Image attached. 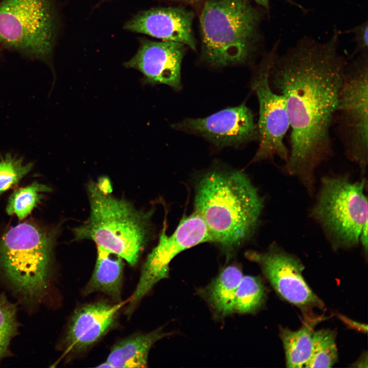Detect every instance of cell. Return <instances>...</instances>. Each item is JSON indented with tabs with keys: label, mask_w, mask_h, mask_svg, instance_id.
<instances>
[{
	"label": "cell",
	"mask_w": 368,
	"mask_h": 368,
	"mask_svg": "<svg viewBox=\"0 0 368 368\" xmlns=\"http://www.w3.org/2000/svg\"><path fill=\"white\" fill-rule=\"evenodd\" d=\"M168 335L159 328L124 338L114 344L106 361L98 367H146L152 347Z\"/></svg>",
	"instance_id": "obj_16"
},
{
	"label": "cell",
	"mask_w": 368,
	"mask_h": 368,
	"mask_svg": "<svg viewBox=\"0 0 368 368\" xmlns=\"http://www.w3.org/2000/svg\"><path fill=\"white\" fill-rule=\"evenodd\" d=\"M364 177L352 181L347 175L320 179L309 214L320 226L332 249H349L359 244L367 224V198Z\"/></svg>",
	"instance_id": "obj_5"
},
{
	"label": "cell",
	"mask_w": 368,
	"mask_h": 368,
	"mask_svg": "<svg viewBox=\"0 0 368 368\" xmlns=\"http://www.w3.org/2000/svg\"><path fill=\"white\" fill-rule=\"evenodd\" d=\"M340 31L320 42L304 36L275 55L269 82L285 100L291 133L285 171L296 178L312 197L315 171L333 155L331 129L335 121L346 59L338 51Z\"/></svg>",
	"instance_id": "obj_1"
},
{
	"label": "cell",
	"mask_w": 368,
	"mask_h": 368,
	"mask_svg": "<svg viewBox=\"0 0 368 368\" xmlns=\"http://www.w3.org/2000/svg\"><path fill=\"white\" fill-rule=\"evenodd\" d=\"M347 63L335 118L347 158L364 176L368 162V52Z\"/></svg>",
	"instance_id": "obj_8"
},
{
	"label": "cell",
	"mask_w": 368,
	"mask_h": 368,
	"mask_svg": "<svg viewBox=\"0 0 368 368\" xmlns=\"http://www.w3.org/2000/svg\"><path fill=\"white\" fill-rule=\"evenodd\" d=\"M196 14L183 5L154 8L140 12L128 20L124 28L162 40L185 44L197 51L193 25Z\"/></svg>",
	"instance_id": "obj_14"
},
{
	"label": "cell",
	"mask_w": 368,
	"mask_h": 368,
	"mask_svg": "<svg viewBox=\"0 0 368 368\" xmlns=\"http://www.w3.org/2000/svg\"><path fill=\"white\" fill-rule=\"evenodd\" d=\"M1 46V45H0Z\"/></svg>",
	"instance_id": "obj_29"
},
{
	"label": "cell",
	"mask_w": 368,
	"mask_h": 368,
	"mask_svg": "<svg viewBox=\"0 0 368 368\" xmlns=\"http://www.w3.org/2000/svg\"><path fill=\"white\" fill-rule=\"evenodd\" d=\"M165 229L164 226L157 245L143 265L138 283L128 300V314L158 282L168 277L169 264L177 255L199 244L212 242L205 222L195 211L180 220L171 235L167 236Z\"/></svg>",
	"instance_id": "obj_10"
},
{
	"label": "cell",
	"mask_w": 368,
	"mask_h": 368,
	"mask_svg": "<svg viewBox=\"0 0 368 368\" xmlns=\"http://www.w3.org/2000/svg\"><path fill=\"white\" fill-rule=\"evenodd\" d=\"M58 20L53 0H2L0 45L29 57L49 61Z\"/></svg>",
	"instance_id": "obj_7"
},
{
	"label": "cell",
	"mask_w": 368,
	"mask_h": 368,
	"mask_svg": "<svg viewBox=\"0 0 368 368\" xmlns=\"http://www.w3.org/2000/svg\"><path fill=\"white\" fill-rule=\"evenodd\" d=\"M280 42L279 39L269 50L263 52L251 81V88L257 95L259 108L257 124L259 144L252 163L272 160L276 157L285 163L289 155V149L284 142L290 128L285 100L282 95L273 89L269 82L270 70Z\"/></svg>",
	"instance_id": "obj_9"
},
{
	"label": "cell",
	"mask_w": 368,
	"mask_h": 368,
	"mask_svg": "<svg viewBox=\"0 0 368 368\" xmlns=\"http://www.w3.org/2000/svg\"><path fill=\"white\" fill-rule=\"evenodd\" d=\"M245 257L257 263L269 283L282 298L299 308L304 315H312L314 308L323 309V302L305 281V267L295 256L272 242L263 252L248 251Z\"/></svg>",
	"instance_id": "obj_11"
},
{
	"label": "cell",
	"mask_w": 368,
	"mask_h": 368,
	"mask_svg": "<svg viewBox=\"0 0 368 368\" xmlns=\"http://www.w3.org/2000/svg\"><path fill=\"white\" fill-rule=\"evenodd\" d=\"M264 201L257 188L241 171H209L195 187V212L205 222L212 242L228 256L254 234Z\"/></svg>",
	"instance_id": "obj_2"
},
{
	"label": "cell",
	"mask_w": 368,
	"mask_h": 368,
	"mask_svg": "<svg viewBox=\"0 0 368 368\" xmlns=\"http://www.w3.org/2000/svg\"><path fill=\"white\" fill-rule=\"evenodd\" d=\"M265 298V288L260 278L243 276L235 295L234 312L254 313L262 306Z\"/></svg>",
	"instance_id": "obj_20"
},
{
	"label": "cell",
	"mask_w": 368,
	"mask_h": 368,
	"mask_svg": "<svg viewBox=\"0 0 368 368\" xmlns=\"http://www.w3.org/2000/svg\"><path fill=\"white\" fill-rule=\"evenodd\" d=\"M367 224L363 227L359 238V243L361 244L366 256L367 253Z\"/></svg>",
	"instance_id": "obj_28"
},
{
	"label": "cell",
	"mask_w": 368,
	"mask_h": 368,
	"mask_svg": "<svg viewBox=\"0 0 368 368\" xmlns=\"http://www.w3.org/2000/svg\"><path fill=\"white\" fill-rule=\"evenodd\" d=\"M243 276L238 266L228 265L201 291V295L218 314L225 316L234 312L235 295Z\"/></svg>",
	"instance_id": "obj_18"
},
{
	"label": "cell",
	"mask_w": 368,
	"mask_h": 368,
	"mask_svg": "<svg viewBox=\"0 0 368 368\" xmlns=\"http://www.w3.org/2000/svg\"><path fill=\"white\" fill-rule=\"evenodd\" d=\"M97 247L93 274L83 290L85 295L102 292L117 302H121L123 262L119 256Z\"/></svg>",
	"instance_id": "obj_17"
},
{
	"label": "cell",
	"mask_w": 368,
	"mask_h": 368,
	"mask_svg": "<svg viewBox=\"0 0 368 368\" xmlns=\"http://www.w3.org/2000/svg\"><path fill=\"white\" fill-rule=\"evenodd\" d=\"M256 4L258 5V6L261 7L262 8L264 9L268 13L269 15H270V0H253ZM285 2H287L289 4L294 6L297 8H298L300 9H301L302 11L306 12L307 10L306 9L301 5L300 4L297 3L293 0H284Z\"/></svg>",
	"instance_id": "obj_27"
},
{
	"label": "cell",
	"mask_w": 368,
	"mask_h": 368,
	"mask_svg": "<svg viewBox=\"0 0 368 368\" xmlns=\"http://www.w3.org/2000/svg\"><path fill=\"white\" fill-rule=\"evenodd\" d=\"M33 166V163H26L21 157L10 153L0 156V196L15 186Z\"/></svg>",
	"instance_id": "obj_23"
},
{
	"label": "cell",
	"mask_w": 368,
	"mask_h": 368,
	"mask_svg": "<svg viewBox=\"0 0 368 368\" xmlns=\"http://www.w3.org/2000/svg\"><path fill=\"white\" fill-rule=\"evenodd\" d=\"M125 302L106 301L84 304L75 310L68 323L64 345L66 352L81 353L99 341L116 323Z\"/></svg>",
	"instance_id": "obj_15"
},
{
	"label": "cell",
	"mask_w": 368,
	"mask_h": 368,
	"mask_svg": "<svg viewBox=\"0 0 368 368\" xmlns=\"http://www.w3.org/2000/svg\"><path fill=\"white\" fill-rule=\"evenodd\" d=\"M111 190L106 179L88 185L89 216L73 229L74 240H92L97 247L134 266L148 242L153 211L137 210L129 201L112 196Z\"/></svg>",
	"instance_id": "obj_4"
},
{
	"label": "cell",
	"mask_w": 368,
	"mask_h": 368,
	"mask_svg": "<svg viewBox=\"0 0 368 368\" xmlns=\"http://www.w3.org/2000/svg\"><path fill=\"white\" fill-rule=\"evenodd\" d=\"M367 30L368 24L367 21L366 20L361 24L344 32L346 33H352L354 35L353 41L356 43V47L350 56V59L358 54L368 52Z\"/></svg>",
	"instance_id": "obj_25"
},
{
	"label": "cell",
	"mask_w": 368,
	"mask_h": 368,
	"mask_svg": "<svg viewBox=\"0 0 368 368\" xmlns=\"http://www.w3.org/2000/svg\"><path fill=\"white\" fill-rule=\"evenodd\" d=\"M52 191L51 188L37 181L16 190L9 198L6 212L8 215H15L22 220L40 203L44 193Z\"/></svg>",
	"instance_id": "obj_21"
},
{
	"label": "cell",
	"mask_w": 368,
	"mask_h": 368,
	"mask_svg": "<svg viewBox=\"0 0 368 368\" xmlns=\"http://www.w3.org/2000/svg\"><path fill=\"white\" fill-rule=\"evenodd\" d=\"M335 332L322 329L314 331L312 351L306 367H330L338 360Z\"/></svg>",
	"instance_id": "obj_22"
},
{
	"label": "cell",
	"mask_w": 368,
	"mask_h": 368,
	"mask_svg": "<svg viewBox=\"0 0 368 368\" xmlns=\"http://www.w3.org/2000/svg\"><path fill=\"white\" fill-rule=\"evenodd\" d=\"M197 16L200 57L209 65L250 63L264 51L261 27L269 15L251 0H204Z\"/></svg>",
	"instance_id": "obj_3"
},
{
	"label": "cell",
	"mask_w": 368,
	"mask_h": 368,
	"mask_svg": "<svg viewBox=\"0 0 368 368\" xmlns=\"http://www.w3.org/2000/svg\"><path fill=\"white\" fill-rule=\"evenodd\" d=\"M187 49L186 45L179 42L143 39L136 54L124 66L140 72L145 84H164L178 90Z\"/></svg>",
	"instance_id": "obj_13"
},
{
	"label": "cell",
	"mask_w": 368,
	"mask_h": 368,
	"mask_svg": "<svg viewBox=\"0 0 368 368\" xmlns=\"http://www.w3.org/2000/svg\"><path fill=\"white\" fill-rule=\"evenodd\" d=\"M54 234L32 222L10 228L0 240V267L17 290L39 298L49 282Z\"/></svg>",
	"instance_id": "obj_6"
},
{
	"label": "cell",
	"mask_w": 368,
	"mask_h": 368,
	"mask_svg": "<svg viewBox=\"0 0 368 368\" xmlns=\"http://www.w3.org/2000/svg\"><path fill=\"white\" fill-rule=\"evenodd\" d=\"M173 127L200 135L219 147L237 146L259 138L254 115L244 103L203 118L186 119Z\"/></svg>",
	"instance_id": "obj_12"
},
{
	"label": "cell",
	"mask_w": 368,
	"mask_h": 368,
	"mask_svg": "<svg viewBox=\"0 0 368 368\" xmlns=\"http://www.w3.org/2000/svg\"><path fill=\"white\" fill-rule=\"evenodd\" d=\"M163 2L175 4L176 5L189 6L196 13V15L199 12L204 0H159Z\"/></svg>",
	"instance_id": "obj_26"
},
{
	"label": "cell",
	"mask_w": 368,
	"mask_h": 368,
	"mask_svg": "<svg viewBox=\"0 0 368 368\" xmlns=\"http://www.w3.org/2000/svg\"><path fill=\"white\" fill-rule=\"evenodd\" d=\"M306 317L305 322L297 330L280 328L287 367H306L311 357L313 329L323 318L312 314Z\"/></svg>",
	"instance_id": "obj_19"
},
{
	"label": "cell",
	"mask_w": 368,
	"mask_h": 368,
	"mask_svg": "<svg viewBox=\"0 0 368 368\" xmlns=\"http://www.w3.org/2000/svg\"><path fill=\"white\" fill-rule=\"evenodd\" d=\"M15 307L0 297V361L8 352L10 342L17 330Z\"/></svg>",
	"instance_id": "obj_24"
}]
</instances>
